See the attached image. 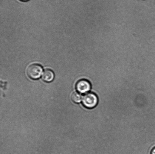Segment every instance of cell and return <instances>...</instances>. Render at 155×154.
I'll list each match as a JSON object with an SVG mask.
<instances>
[{
	"label": "cell",
	"instance_id": "obj_1",
	"mask_svg": "<svg viewBox=\"0 0 155 154\" xmlns=\"http://www.w3.org/2000/svg\"><path fill=\"white\" fill-rule=\"evenodd\" d=\"M82 103L86 108H93L97 106L98 99L97 95L93 93H88L82 98Z\"/></svg>",
	"mask_w": 155,
	"mask_h": 154
},
{
	"label": "cell",
	"instance_id": "obj_2",
	"mask_svg": "<svg viewBox=\"0 0 155 154\" xmlns=\"http://www.w3.org/2000/svg\"><path fill=\"white\" fill-rule=\"evenodd\" d=\"M43 68L40 65L34 64L27 68V73L29 77L33 80H37L43 74Z\"/></svg>",
	"mask_w": 155,
	"mask_h": 154
},
{
	"label": "cell",
	"instance_id": "obj_3",
	"mask_svg": "<svg viewBox=\"0 0 155 154\" xmlns=\"http://www.w3.org/2000/svg\"><path fill=\"white\" fill-rule=\"evenodd\" d=\"M76 87L79 93L86 94L91 90V86L90 83L87 80L83 79L77 83Z\"/></svg>",
	"mask_w": 155,
	"mask_h": 154
},
{
	"label": "cell",
	"instance_id": "obj_4",
	"mask_svg": "<svg viewBox=\"0 0 155 154\" xmlns=\"http://www.w3.org/2000/svg\"><path fill=\"white\" fill-rule=\"evenodd\" d=\"M54 72L50 69H46L44 71L42 75V79L44 81L49 83L54 80Z\"/></svg>",
	"mask_w": 155,
	"mask_h": 154
},
{
	"label": "cell",
	"instance_id": "obj_5",
	"mask_svg": "<svg viewBox=\"0 0 155 154\" xmlns=\"http://www.w3.org/2000/svg\"><path fill=\"white\" fill-rule=\"evenodd\" d=\"M72 101L75 103H78L81 102L82 99L81 95L77 92H74L71 96Z\"/></svg>",
	"mask_w": 155,
	"mask_h": 154
},
{
	"label": "cell",
	"instance_id": "obj_6",
	"mask_svg": "<svg viewBox=\"0 0 155 154\" xmlns=\"http://www.w3.org/2000/svg\"><path fill=\"white\" fill-rule=\"evenodd\" d=\"M151 154H155V147L154 148L151 150Z\"/></svg>",
	"mask_w": 155,
	"mask_h": 154
},
{
	"label": "cell",
	"instance_id": "obj_7",
	"mask_svg": "<svg viewBox=\"0 0 155 154\" xmlns=\"http://www.w3.org/2000/svg\"><path fill=\"white\" fill-rule=\"evenodd\" d=\"M20 1L23 2H25V1H28L29 0H20Z\"/></svg>",
	"mask_w": 155,
	"mask_h": 154
}]
</instances>
